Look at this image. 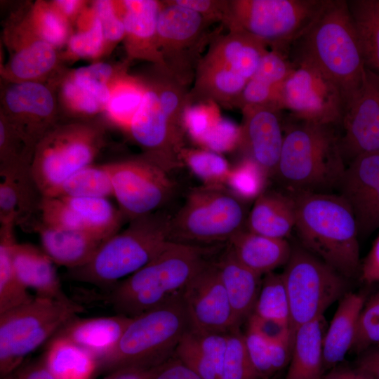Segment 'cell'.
Listing matches in <instances>:
<instances>
[{"label":"cell","mask_w":379,"mask_h":379,"mask_svg":"<svg viewBox=\"0 0 379 379\" xmlns=\"http://www.w3.org/2000/svg\"><path fill=\"white\" fill-rule=\"evenodd\" d=\"M220 379H259L248 357L244 335L239 329L227 335Z\"/></svg>","instance_id":"obj_45"},{"label":"cell","mask_w":379,"mask_h":379,"mask_svg":"<svg viewBox=\"0 0 379 379\" xmlns=\"http://www.w3.org/2000/svg\"><path fill=\"white\" fill-rule=\"evenodd\" d=\"M243 114L241 146L249 158L273 178L284 141V127L279 109L250 105L241 109Z\"/></svg>","instance_id":"obj_21"},{"label":"cell","mask_w":379,"mask_h":379,"mask_svg":"<svg viewBox=\"0 0 379 379\" xmlns=\"http://www.w3.org/2000/svg\"><path fill=\"white\" fill-rule=\"evenodd\" d=\"M347 1L359 36L365 68L379 77V0Z\"/></svg>","instance_id":"obj_36"},{"label":"cell","mask_w":379,"mask_h":379,"mask_svg":"<svg viewBox=\"0 0 379 379\" xmlns=\"http://www.w3.org/2000/svg\"><path fill=\"white\" fill-rule=\"evenodd\" d=\"M144 95V86L137 76L129 73L113 86L103 118L121 129L128 131Z\"/></svg>","instance_id":"obj_39"},{"label":"cell","mask_w":379,"mask_h":379,"mask_svg":"<svg viewBox=\"0 0 379 379\" xmlns=\"http://www.w3.org/2000/svg\"><path fill=\"white\" fill-rule=\"evenodd\" d=\"M364 306L363 295L347 293L339 305L323 340L324 369L342 361L354 343L359 314Z\"/></svg>","instance_id":"obj_30"},{"label":"cell","mask_w":379,"mask_h":379,"mask_svg":"<svg viewBox=\"0 0 379 379\" xmlns=\"http://www.w3.org/2000/svg\"><path fill=\"white\" fill-rule=\"evenodd\" d=\"M29 4L11 12L4 24L2 39L8 58L1 65V81H50L67 68L59 50L32 27L27 18Z\"/></svg>","instance_id":"obj_12"},{"label":"cell","mask_w":379,"mask_h":379,"mask_svg":"<svg viewBox=\"0 0 379 379\" xmlns=\"http://www.w3.org/2000/svg\"><path fill=\"white\" fill-rule=\"evenodd\" d=\"M244 340L248 357L259 379H269L274 372L270 343L248 329Z\"/></svg>","instance_id":"obj_52"},{"label":"cell","mask_w":379,"mask_h":379,"mask_svg":"<svg viewBox=\"0 0 379 379\" xmlns=\"http://www.w3.org/2000/svg\"><path fill=\"white\" fill-rule=\"evenodd\" d=\"M161 365L150 368H126L119 369L104 375L102 379H153Z\"/></svg>","instance_id":"obj_60"},{"label":"cell","mask_w":379,"mask_h":379,"mask_svg":"<svg viewBox=\"0 0 379 379\" xmlns=\"http://www.w3.org/2000/svg\"><path fill=\"white\" fill-rule=\"evenodd\" d=\"M46 197H113L109 162L91 164L73 173Z\"/></svg>","instance_id":"obj_38"},{"label":"cell","mask_w":379,"mask_h":379,"mask_svg":"<svg viewBox=\"0 0 379 379\" xmlns=\"http://www.w3.org/2000/svg\"><path fill=\"white\" fill-rule=\"evenodd\" d=\"M36 233L41 248L55 265L67 270L88 264L105 241L84 230H61L30 218L22 224Z\"/></svg>","instance_id":"obj_23"},{"label":"cell","mask_w":379,"mask_h":379,"mask_svg":"<svg viewBox=\"0 0 379 379\" xmlns=\"http://www.w3.org/2000/svg\"><path fill=\"white\" fill-rule=\"evenodd\" d=\"M340 127L346 166L358 157L379 152V77L366 68L361 86L345 103Z\"/></svg>","instance_id":"obj_19"},{"label":"cell","mask_w":379,"mask_h":379,"mask_svg":"<svg viewBox=\"0 0 379 379\" xmlns=\"http://www.w3.org/2000/svg\"><path fill=\"white\" fill-rule=\"evenodd\" d=\"M153 379H203L173 355L164 363Z\"/></svg>","instance_id":"obj_56"},{"label":"cell","mask_w":379,"mask_h":379,"mask_svg":"<svg viewBox=\"0 0 379 379\" xmlns=\"http://www.w3.org/2000/svg\"><path fill=\"white\" fill-rule=\"evenodd\" d=\"M190 328L181 293L133 317L114 349L98 361L97 375L161 365L175 353Z\"/></svg>","instance_id":"obj_6"},{"label":"cell","mask_w":379,"mask_h":379,"mask_svg":"<svg viewBox=\"0 0 379 379\" xmlns=\"http://www.w3.org/2000/svg\"><path fill=\"white\" fill-rule=\"evenodd\" d=\"M248 81L230 68L201 58L196 69L189 101L212 100L234 106Z\"/></svg>","instance_id":"obj_31"},{"label":"cell","mask_w":379,"mask_h":379,"mask_svg":"<svg viewBox=\"0 0 379 379\" xmlns=\"http://www.w3.org/2000/svg\"><path fill=\"white\" fill-rule=\"evenodd\" d=\"M293 67L289 55L270 49L262 58L253 77L271 86L280 87Z\"/></svg>","instance_id":"obj_49"},{"label":"cell","mask_w":379,"mask_h":379,"mask_svg":"<svg viewBox=\"0 0 379 379\" xmlns=\"http://www.w3.org/2000/svg\"><path fill=\"white\" fill-rule=\"evenodd\" d=\"M379 347V292L362 308L351 351L362 353Z\"/></svg>","instance_id":"obj_47"},{"label":"cell","mask_w":379,"mask_h":379,"mask_svg":"<svg viewBox=\"0 0 379 379\" xmlns=\"http://www.w3.org/2000/svg\"><path fill=\"white\" fill-rule=\"evenodd\" d=\"M291 61L294 67L281 86L282 109L296 119L340 125L345 99L338 86L312 62Z\"/></svg>","instance_id":"obj_13"},{"label":"cell","mask_w":379,"mask_h":379,"mask_svg":"<svg viewBox=\"0 0 379 379\" xmlns=\"http://www.w3.org/2000/svg\"><path fill=\"white\" fill-rule=\"evenodd\" d=\"M253 313L289 323V300L282 274H265Z\"/></svg>","instance_id":"obj_42"},{"label":"cell","mask_w":379,"mask_h":379,"mask_svg":"<svg viewBox=\"0 0 379 379\" xmlns=\"http://www.w3.org/2000/svg\"><path fill=\"white\" fill-rule=\"evenodd\" d=\"M77 30L71 35L62 53L63 61L98 58L105 55V44L101 22L90 3L76 22Z\"/></svg>","instance_id":"obj_37"},{"label":"cell","mask_w":379,"mask_h":379,"mask_svg":"<svg viewBox=\"0 0 379 379\" xmlns=\"http://www.w3.org/2000/svg\"><path fill=\"white\" fill-rule=\"evenodd\" d=\"M324 318L300 326L292 337L289 367L284 379H322Z\"/></svg>","instance_id":"obj_32"},{"label":"cell","mask_w":379,"mask_h":379,"mask_svg":"<svg viewBox=\"0 0 379 379\" xmlns=\"http://www.w3.org/2000/svg\"><path fill=\"white\" fill-rule=\"evenodd\" d=\"M295 221L294 197L287 193L265 190L255 199L246 229L267 237L286 239L295 228Z\"/></svg>","instance_id":"obj_27"},{"label":"cell","mask_w":379,"mask_h":379,"mask_svg":"<svg viewBox=\"0 0 379 379\" xmlns=\"http://www.w3.org/2000/svg\"><path fill=\"white\" fill-rule=\"evenodd\" d=\"M13 379H55L46 366L43 356L23 362L13 373Z\"/></svg>","instance_id":"obj_57"},{"label":"cell","mask_w":379,"mask_h":379,"mask_svg":"<svg viewBox=\"0 0 379 379\" xmlns=\"http://www.w3.org/2000/svg\"><path fill=\"white\" fill-rule=\"evenodd\" d=\"M244 201L225 186L192 189L171 218L169 240L190 244L229 241L246 229Z\"/></svg>","instance_id":"obj_10"},{"label":"cell","mask_w":379,"mask_h":379,"mask_svg":"<svg viewBox=\"0 0 379 379\" xmlns=\"http://www.w3.org/2000/svg\"><path fill=\"white\" fill-rule=\"evenodd\" d=\"M190 330L199 349L215 370L218 379H220V373L227 349L228 333H203L191 328Z\"/></svg>","instance_id":"obj_53"},{"label":"cell","mask_w":379,"mask_h":379,"mask_svg":"<svg viewBox=\"0 0 379 379\" xmlns=\"http://www.w3.org/2000/svg\"><path fill=\"white\" fill-rule=\"evenodd\" d=\"M42 356L55 379H93L97 375L95 357L66 338H51Z\"/></svg>","instance_id":"obj_33"},{"label":"cell","mask_w":379,"mask_h":379,"mask_svg":"<svg viewBox=\"0 0 379 379\" xmlns=\"http://www.w3.org/2000/svg\"><path fill=\"white\" fill-rule=\"evenodd\" d=\"M291 60H308L330 77L347 101L362 84L365 66L357 32L345 0H325L305 32L293 44Z\"/></svg>","instance_id":"obj_2"},{"label":"cell","mask_w":379,"mask_h":379,"mask_svg":"<svg viewBox=\"0 0 379 379\" xmlns=\"http://www.w3.org/2000/svg\"><path fill=\"white\" fill-rule=\"evenodd\" d=\"M325 0H232L223 23L289 55L293 44L315 19Z\"/></svg>","instance_id":"obj_9"},{"label":"cell","mask_w":379,"mask_h":379,"mask_svg":"<svg viewBox=\"0 0 379 379\" xmlns=\"http://www.w3.org/2000/svg\"><path fill=\"white\" fill-rule=\"evenodd\" d=\"M132 319L118 314L91 318L76 316L53 337L67 339L91 353L98 361L114 349Z\"/></svg>","instance_id":"obj_24"},{"label":"cell","mask_w":379,"mask_h":379,"mask_svg":"<svg viewBox=\"0 0 379 379\" xmlns=\"http://www.w3.org/2000/svg\"><path fill=\"white\" fill-rule=\"evenodd\" d=\"M293 197L295 229L302 247L346 279L355 277L361 268L359 231L347 203L331 193Z\"/></svg>","instance_id":"obj_4"},{"label":"cell","mask_w":379,"mask_h":379,"mask_svg":"<svg viewBox=\"0 0 379 379\" xmlns=\"http://www.w3.org/2000/svg\"><path fill=\"white\" fill-rule=\"evenodd\" d=\"M109 166L113 197L124 220L159 211L174 194L175 184L168 173L142 155Z\"/></svg>","instance_id":"obj_16"},{"label":"cell","mask_w":379,"mask_h":379,"mask_svg":"<svg viewBox=\"0 0 379 379\" xmlns=\"http://www.w3.org/2000/svg\"><path fill=\"white\" fill-rule=\"evenodd\" d=\"M171 216L157 211L129 222L128 226L106 239L86 265L65 273L67 279L107 291L137 272L169 243Z\"/></svg>","instance_id":"obj_5"},{"label":"cell","mask_w":379,"mask_h":379,"mask_svg":"<svg viewBox=\"0 0 379 379\" xmlns=\"http://www.w3.org/2000/svg\"><path fill=\"white\" fill-rule=\"evenodd\" d=\"M248 319V329L254 332L268 343H277L291 338L288 322L265 318L252 313Z\"/></svg>","instance_id":"obj_54"},{"label":"cell","mask_w":379,"mask_h":379,"mask_svg":"<svg viewBox=\"0 0 379 379\" xmlns=\"http://www.w3.org/2000/svg\"><path fill=\"white\" fill-rule=\"evenodd\" d=\"M171 1L197 12L209 23L218 21L223 22L228 7V1L173 0Z\"/></svg>","instance_id":"obj_55"},{"label":"cell","mask_w":379,"mask_h":379,"mask_svg":"<svg viewBox=\"0 0 379 379\" xmlns=\"http://www.w3.org/2000/svg\"><path fill=\"white\" fill-rule=\"evenodd\" d=\"M228 243L237 259L260 275L286 265L293 248L286 239L267 237L246 229L233 236Z\"/></svg>","instance_id":"obj_29"},{"label":"cell","mask_w":379,"mask_h":379,"mask_svg":"<svg viewBox=\"0 0 379 379\" xmlns=\"http://www.w3.org/2000/svg\"><path fill=\"white\" fill-rule=\"evenodd\" d=\"M84 311V307L74 300L34 296L29 302L0 314L1 378L17 370L29 354Z\"/></svg>","instance_id":"obj_8"},{"label":"cell","mask_w":379,"mask_h":379,"mask_svg":"<svg viewBox=\"0 0 379 379\" xmlns=\"http://www.w3.org/2000/svg\"><path fill=\"white\" fill-rule=\"evenodd\" d=\"M361 279L367 284L379 282V236L361 264Z\"/></svg>","instance_id":"obj_58"},{"label":"cell","mask_w":379,"mask_h":379,"mask_svg":"<svg viewBox=\"0 0 379 379\" xmlns=\"http://www.w3.org/2000/svg\"><path fill=\"white\" fill-rule=\"evenodd\" d=\"M357 362V369L373 379H379V347L368 350L364 352Z\"/></svg>","instance_id":"obj_61"},{"label":"cell","mask_w":379,"mask_h":379,"mask_svg":"<svg viewBox=\"0 0 379 379\" xmlns=\"http://www.w3.org/2000/svg\"><path fill=\"white\" fill-rule=\"evenodd\" d=\"M162 4L157 23L159 48L166 69L187 86L194 79L199 55L208 42L206 28L210 23L171 1Z\"/></svg>","instance_id":"obj_14"},{"label":"cell","mask_w":379,"mask_h":379,"mask_svg":"<svg viewBox=\"0 0 379 379\" xmlns=\"http://www.w3.org/2000/svg\"><path fill=\"white\" fill-rule=\"evenodd\" d=\"M136 76L143 84L144 95L127 133L143 157L168 173L183 166L184 126L163 109L150 81L142 73Z\"/></svg>","instance_id":"obj_15"},{"label":"cell","mask_w":379,"mask_h":379,"mask_svg":"<svg viewBox=\"0 0 379 379\" xmlns=\"http://www.w3.org/2000/svg\"><path fill=\"white\" fill-rule=\"evenodd\" d=\"M162 4V1L155 0L115 1L125 27L123 41L128 61L144 60L166 67L157 36Z\"/></svg>","instance_id":"obj_22"},{"label":"cell","mask_w":379,"mask_h":379,"mask_svg":"<svg viewBox=\"0 0 379 379\" xmlns=\"http://www.w3.org/2000/svg\"><path fill=\"white\" fill-rule=\"evenodd\" d=\"M106 126L103 117L62 120L41 138L35 147L32 173L42 196L94 164L107 143Z\"/></svg>","instance_id":"obj_7"},{"label":"cell","mask_w":379,"mask_h":379,"mask_svg":"<svg viewBox=\"0 0 379 379\" xmlns=\"http://www.w3.org/2000/svg\"><path fill=\"white\" fill-rule=\"evenodd\" d=\"M79 215L87 232L106 240L119 232L124 219L107 198L59 197Z\"/></svg>","instance_id":"obj_34"},{"label":"cell","mask_w":379,"mask_h":379,"mask_svg":"<svg viewBox=\"0 0 379 379\" xmlns=\"http://www.w3.org/2000/svg\"><path fill=\"white\" fill-rule=\"evenodd\" d=\"M15 222L0 227V314L32 301L34 297L19 280L11 257V248L16 241Z\"/></svg>","instance_id":"obj_35"},{"label":"cell","mask_w":379,"mask_h":379,"mask_svg":"<svg viewBox=\"0 0 379 379\" xmlns=\"http://www.w3.org/2000/svg\"><path fill=\"white\" fill-rule=\"evenodd\" d=\"M1 379H13V373L5 376V377H3L1 378Z\"/></svg>","instance_id":"obj_63"},{"label":"cell","mask_w":379,"mask_h":379,"mask_svg":"<svg viewBox=\"0 0 379 379\" xmlns=\"http://www.w3.org/2000/svg\"><path fill=\"white\" fill-rule=\"evenodd\" d=\"M190 328L203 333H229L239 329L215 263L208 262L181 292Z\"/></svg>","instance_id":"obj_18"},{"label":"cell","mask_w":379,"mask_h":379,"mask_svg":"<svg viewBox=\"0 0 379 379\" xmlns=\"http://www.w3.org/2000/svg\"><path fill=\"white\" fill-rule=\"evenodd\" d=\"M281 274L289 300L291 338L300 326L323 317L347 293V279L301 246L292 248Z\"/></svg>","instance_id":"obj_11"},{"label":"cell","mask_w":379,"mask_h":379,"mask_svg":"<svg viewBox=\"0 0 379 379\" xmlns=\"http://www.w3.org/2000/svg\"><path fill=\"white\" fill-rule=\"evenodd\" d=\"M337 190L354 214L359 234L379 228V152L358 157L347 164Z\"/></svg>","instance_id":"obj_20"},{"label":"cell","mask_w":379,"mask_h":379,"mask_svg":"<svg viewBox=\"0 0 379 379\" xmlns=\"http://www.w3.org/2000/svg\"><path fill=\"white\" fill-rule=\"evenodd\" d=\"M27 18L36 33L58 50L67 46L74 32L73 25L50 1L37 0L29 3Z\"/></svg>","instance_id":"obj_40"},{"label":"cell","mask_w":379,"mask_h":379,"mask_svg":"<svg viewBox=\"0 0 379 379\" xmlns=\"http://www.w3.org/2000/svg\"><path fill=\"white\" fill-rule=\"evenodd\" d=\"M241 128L233 121L221 117L201 145L202 149L218 154L230 152L239 146Z\"/></svg>","instance_id":"obj_51"},{"label":"cell","mask_w":379,"mask_h":379,"mask_svg":"<svg viewBox=\"0 0 379 379\" xmlns=\"http://www.w3.org/2000/svg\"><path fill=\"white\" fill-rule=\"evenodd\" d=\"M284 128V141L273 178L291 196L329 194L346 168L340 125L295 119Z\"/></svg>","instance_id":"obj_1"},{"label":"cell","mask_w":379,"mask_h":379,"mask_svg":"<svg viewBox=\"0 0 379 379\" xmlns=\"http://www.w3.org/2000/svg\"><path fill=\"white\" fill-rule=\"evenodd\" d=\"M322 379H373L359 369L336 368L330 371Z\"/></svg>","instance_id":"obj_62"},{"label":"cell","mask_w":379,"mask_h":379,"mask_svg":"<svg viewBox=\"0 0 379 379\" xmlns=\"http://www.w3.org/2000/svg\"><path fill=\"white\" fill-rule=\"evenodd\" d=\"M280 87H276L252 77L246 84L234 106L240 109L257 105L282 109Z\"/></svg>","instance_id":"obj_50"},{"label":"cell","mask_w":379,"mask_h":379,"mask_svg":"<svg viewBox=\"0 0 379 379\" xmlns=\"http://www.w3.org/2000/svg\"><path fill=\"white\" fill-rule=\"evenodd\" d=\"M209 249L170 241L141 269L98 295L118 314L135 317L181 293L208 262Z\"/></svg>","instance_id":"obj_3"},{"label":"cell","mask_w":379,"mask_h":379,"mask_svg":"<svg viewBox=\"0 0 379 379\" xmlns=\"http://www.w3.org/2000/svg\"><path fill=\"white\" fill-rule=\"evenodd\" d=\"M15 273L21 283L36 297L61 302L72 301L64 292L54 262L42 248L15 241L11 248Z\"/></svg>","instance_id":"obj_25"},{"label":"cell","mask_w":379,"mask_h":379,"mask_svg":"<svg viewBox=\"0 0 379 379\" xmlns=\"http://www.w3.org/2000/svg\"><path fill=\"white\" fill-rule=\"evenodd\" d=\"M0 115L35 150L41 138L62 121L53 81L1 80Z\"/></svg>","instance_id":"obj_17"},{"label":"cell","mask_w":379,"mask_h":379,"mask_svg":"<svg viewBox=\"0 0 379 379\" xmlns=\"http://www.w3.org/2000/svg\"><path fill=\"white\" fill-rule=\"evenodd\" d=\"M90 4L101 22L105 55H108L119 42L124 40V22L117 11L115 1L98 0L91 1Z\"/></svg>","instance_id":"obj_48"},{"label":"cell","mask_w":379,"mask_h":379,"mask_svg":"<svg viewBox=\"0 0 379 379\" xmlns=\"http://www.w3.org/2000/svg\"><path fill=\"white\" fill-rule=\"evenodd\" d=\"M38 212L40 221L46 226L86 231L79 215L61 198L42 196Z\"/></svg>","instance_id":"obj_46"},{"label":"cell","mask_w":379,"mask_h":379,"mask_svg":"<svg viewBox=\"0 0 379 379\" xmlns=\"http://www.w3.org/2000/svg\"><path fill=\"white\" fill-rule=\"evenodd\" d=\"M221 117L218 104L212 100L189 102L183 114L185 133L194 142L201 146Z\"/></svg>","instance_id":"obj_44"},{"label":"cell","mask_w":379,"mask_h":379,"mask_svg":"<svg viewBox=\"0 0 379 379\" xmlns=\"http://www.w3.org/2000/svg\"><path fill=\"white\" fill-rule=\"evenodd\" d=\"M268 178L263 169L254 161L246 158L231 168L226 185L243 201L255 199L263 192Z\"/></svg>","instance_id":"obj_43"},{"label":"cell","mask_w":379,"mask_h":379,"mask_svg":"<svg viewBox=\"0 0 379 379\" xmlns=\"http://www.w3.org/2000/svg\"><path fill=\"white\" fill-rule=\"evenodd\" d=\"M216 266L239 324L253 312L261 287L260 274L240 262L228 246Z\"/></svg>","instance_id":"obj_28"},{"label":"cell","mask_w":379,"mask_h":379,"mask_svg":"<svg viewBox=\"0 0 379 379\" xmlns=\"http://www.w3.org/2000/svg\"><path fill=\"white\" fill-rule=\"evenodd\" d=\"M180 159L204 185L225 186L232 168L220 154L205 149L184 147Z\"/></svg>","instance_id":"obj_41"},{"label":"cell","mask_w":379,"mask_h":379,"mask_svg":"<svg viewBox=\"0 0 379 379\" xmlns=\"http://www.w3.org/2000/svg\"><path fill=\"white\" fill-rule=\"evenodd\" d=\"M262 41L241 31L229 30L216 37L204 58L218 62L249 81L269 51Z\"/></svg>","instance_id":"obj_26"},{"label":"cell","mask_w":379,"mask_h":379,"mask_svg":"<svg viewBox=\"0 0 379 379\" xmlns=\"http://www.w3.org/2000/svg\"><path fill=\"white\" fill-rule=\"evenodd\" d=\"M53 7L72 25L76 24L79 17L88 4L83 0H52Z\"/></svg>","instance_id":"obj_59"}]
</instances>
